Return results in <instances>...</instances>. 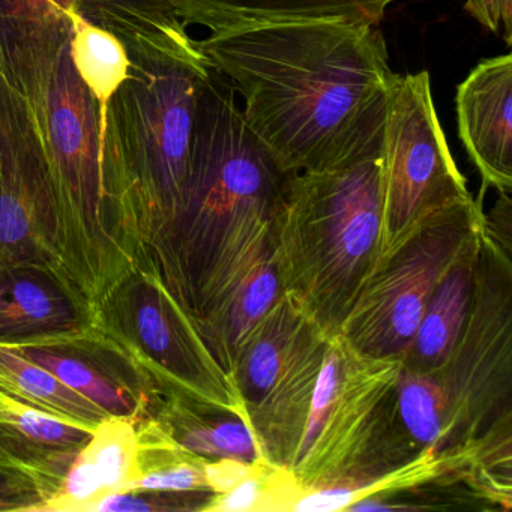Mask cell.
Wrapping results in <instances>:
<instances>
[{
  "label": "cell",
  "instance_id": "6da1fadb",
  "mask_svg": "<svg viewBox=\"0 0 512 512\" xmlns=\"http://www.w3.org/2000/svg\"><path fill=\"white\" fill-rule=\"evenodd\" d=\"M244 98L245 122L290 173L334 166L382 115L395 74L377 26L316 20L197 41Z\"/></svg>",
  "mask_w": 512,
  "mask_h": 512
},
{
  "label": "cell",
  "instance_id": "7a4b0ae2",
  "mask_svg": "<svg viewBox=\"0 0 512 512\" xmlns=\"http://www.w3.org/2000/svg\"><path fill=\"white\" fill-rule=\"evenodd\" d=\"M293 175L251 131L235 92L212 71L200 98L181 209L142 256L199 335L274 253Z\"/></svg>",
  "mask_w": 512,
  "mask_h": 512
},
{
  "label": "cell",
  "instance_id": "3957f363",
  "mask_svg": "<svg viewBox=\"0 0 512 512\" xmlns=\"http://www.w3.org/2000/svg\"><path fill=\"white\" fill-rule=\"evenodd\" d=\"M386 110L334 166L290 178L275 226L283 293L325 337L340 335L383 250Z\"/></svg>",
  "mask_w": 512,
  "mask_h": 512
},
{
  "label": "cell",
  "instance_id": "277c9868",
  "mask_svg": "<svg viewBox=\"0 0 512 512\" xmlns=\"http://www.w3.org/2000/svg\"><path fill=\"white\" fill-rule=\"evenodd\" d=\"M205 55L130 58L101 133L104 190L128 253L137 260L173 223L187 185Z\"/></svg>",
  "mask_w": 512,
  "mask_h": 512
},
{
  "label": "cell",
  "instance_id": "5b68a950",
  "mask_svg": "<svg viewBox=\"0 0 512 512\" xmlns=\"http://www.w3.org/2000/svg\"><path fill=\"white\" fill-rule=\"evenodd\" d=\"M68 43L50 79L41 142L59 262L95 322L110 293L136 263L104 190L100 109L74 68Z\"/></svg>",
  "mask_w": 512,
  "mask_h": 512
},
{
  "label": "cell",
  "instance_id": "8992f818",
  "mask_svg": "<svg viewBox=\"0 0 512 512\" xmlns=\"http://www.w3.org/2000/svg\"><path fill=\"white\" fill-rule=\"evenodd\" d=\"M400 374L401 359L359 355L340 335L328 341L307 428L289 470L302 493L349 484L359 488L361 500L380 478L421 454L398 418Z\"/></svg>",
  "mask_w": 512,
  "mask_h": 512
},
{
  "label": "cell",
  "instance_id": "52a82bcc",
  "mask_svg": "<svg viewBox=\"0 0 512 512\" xmlns=\"http://www.w3.org/2000/svg\"><path fill=\"white\" fill-rule=\"evenodd\" d=\"M484 227L472 196L431 212L386 248L359 290L340 337L367 358H401L431 293Z\"/></svg>",
  "mask_w": 512,
  "mask_h": 512
},
{
  "label": "cell",
  "instance_id": "ba28073f",
  "mask_svg": "<svg viewBox=\"0 0 512 512\" xmlns=\"http://www.w3.org/2000/svg\"><path fill=\"white\" fill-rule=\"evenodd\" d=\"M94 326L124 347L140 374L151 379L166 400L245 416L229 374L148 257H142L110 293Z\"/></svg>",
  "mask_w": 512,
  "mask_h": 512
},
{
  "label": "cell",
  "instance_id": "9c48e42d",
  "mask_svg": "<svg viewBox=\"0 0 512 512\" xmlns=\"http://www.w3.org/2000/svg\"><path fill=\"white\" fill-rule=\"evenodd\" d=\"M445 395V451L466 448L511 418V253L482 232L478 280L469 316L445 364L430 371Z\"/></svg>",
  "mask_w": 512,
  "mask_h": 512
},
{
  "label": "cell",
  "instance_id": "30bf717a",
  "mask_svg": "<svg viewBox=\"0 0 512 512\" xmlns=\"http://www.w3.org/2000/svg\"><path fill=\"white\" fill-rule=\"evenodd\" d=\"M470 196L437 118L430 74H395L383 142L382 253L431 212Z\"/></svg>",
  "mask_w": 512,
  "mask_h": 512
},
{
  "label": "cell",
  "instance_id": "8fae6325",
  "mask_svg": "<svg viewBox=\"0 0 512 512\" xmlns=\"http://www.w3.org/2000/svg\"><path fill=\"white\" fill-rule=\"evenodd\" d=\"M16 265L49 269L70 286L56 251L40 133L25 101L0 80V268Z\"/></svg>",
  "mask_w": 512,
  "mask_h": 512
},
{
  "label": "cell",
  "instance_id": "7c38bea8",
  "mask_svg": "<svg viewBox=\"0 0 512 512\" xmlns=\"http://www.w3.org/2000/svg\"><path fill=\"white\" fill-rule=\"evenodd\" d=\"M73 0H0V80L43 131L56 62L70 41Z\"/></svg>",
  "mask_w": 512,
  "mask_h": 512
},
{
  "label": "cell",
  "instance_id": "4fadbf2b",
  "mask_svg": "<svg viewBox=\"0 0 512 512\" xmlns=\"http://www.w3.org/2000/svg\"><path fill=\"white\" fill-rule=\"evenodd\" d=\"M458 136L484 187L512 191V56L479 62L457 88Z\"/></svg>",
  "mask_w": 512,
  "mask_h": 512
},
{
  "label": "cell",
  "instance_id": "5bb4252c",
  "mask_svg": "<svg viewBox=\"0 0 512 512\" xmlns=\"http://www.w3.org/2000/svg\"><path fill=\"white\" fill-rule=\"evenodd\" d=\"M82 299L49 269L0 268V343L55 346L92 328Z\"/></svg>",
  "mask_w": 512,
  "mask_h": 512
},
{
  "label": "cell",
  "instance_id": "9a60e30c",
  "mask_svg": "<svg viewBox=\"0 0 512 512\" xmlns=\"http://www.w3.org/2000/svg\"><path fill=\"white\" fill-rule=\"evenodd\" d=\"M329 340L308 323L265 397L245 410L263 460L278 469L290 470L298 454Z\"/></svg>",
  "mask_w": 512,
  "mask_h": 512
},
{
  "label": "cell",
  "instance_id": "2e32d148",
  "mask_svg": "<svg viewBox=\"0 0 512 512\" xmlns=\"http://www.w3.org/2000/svg\"><path fill=\"white\" fill-rule=\"evenodd\" d=\"M140 476V430L130 418L109 416L76 452L55 493L37 511L89 512L115 493L133 491Z\"/></svg>",
  "mask_w": 512,
  "mask_h": 512
},
{
  "label": "cell",
  "instance_id": "e0dca14e",
  "mask_svg": "<svg viewBox=\"0 0 512 512\" xmlns=\"http://www.w3.org/2000/svg\"><path fill=\"white\" fill-rule=\"evenodd\" d=\"M394 0H170L181 22L212 32L341 20L379 26Z\"/></svg>",
  "mask_w": 512,
  "mask_h": 512
},
{
  "label": "cell",
  "instance_id": "ac0fdd59",
  "mask_svg": "<svg viewBox=\"0 0 512 512\" xmlns=\"http://www.w3.org/2000/svg\"><path fill=\"white\" fill-rule=\"evenodd\" d=\"M481 232L449 266L428 299L421 322L401 355L403 370L430 373L445 364L463 331L478 280Z\"/></svg>",
  "mask_w": 512,
  "mask_h": 512
},
{
  "label": "cell",
  "instance_id": "d6986e66",
  "mask_svg": "<svg viewBox=\"0 0 512 512\" xmlns=\"http://www.w3.org/2000/svg\"><path fill=\"white\" fill-rule=\"evenodd\" d=\"M77 13L121 41L128 58L203 55L170 0H73Z\"/></svg>",
  "mask_w": 512,
  "mask_h": 512
},
{
  "label": "cell",
  "instance_id": "ffe728a7",
  "mask_svg": "<svg viewBox=\"0 0 512 512\" xmlns=\"http://www.w3.org/2000/svg\"><path fill=\"white\" fill-rule=\"evenodd\" d=\"M308 319L281 293L239 347L230 379L245 410L256 406L286 365Z\"/></svg>",
  "mask_w": 512,
  "mask_h": 512
},
{
  "label": "cell",
  "instance_id": "44dd1931",
  "mask_svg": "<svg viewBox=\"0 0 512 512\" xmlns=\"http://www.w3.org/2000/svg\"><path fill=\"white\" fill-rule=\"evenodd\" d=\"M158 421L179 445L208 460L265 461L245 416L172 398L164 401Z\"/></svg>",
  "mask_w": 512,
  "mask_h": 512
},
{
  "label": "cell",
  "instance_id": "7402d4cb",
  "mask_svg": "<svg viewBox=\"0 0 512 512\" xmlns=\"http://www.w3.org/2000/svg\"><path fill=\"white\" fill-rule=\"evenodd\" d=\"M281 293L283 287L272 253L248 275L220 316L200 332L203 343L229 377L239 347Z\"/></svg>",
  "mask_w": 512,
  "mask_h": 512
},
{
  "label": "cell",
  "instance_id": "603a6c76",
  "mask_svg": "<svg viewBox=\"0 0 512 512\" xmlns=\"http://www.w3.org/2000/svg\"><path fill=\"white\" fill-rule=\"evenodd\" d=\"M0 389L25 403L95 430L106 412L77 394L50 371L0 343Z\"/></svg>",
  "mask_w": 512,
  "mask_h": 512
},
{
  "label": "cell",
  "instance_id": "cb8c5ba5",
  "mask_svg": "<svg viewBox=\"0 0 512 512\" xmlns=\"http://www.w3.org/2000/svg\"><path fill=\"white\" fill-rule=\"evenodd\" d=\"M70 56L74 68L100 109V136L106 124L107 106L130 70L127 50L118 38L83 19L71 8Z\"/></svg>",
  "mask_w": 512,
  "mask_h": 512
},
{
  "label": "cell",
  "instance_id": "d4e9b609",
  "mask_svg": "<svg viewBox=\"0 0 512 512\" xmlns=\"http://www.w3.org/2000/svg\"><path fill=\"white\" fill-rule=\"evenodd\" d=\"M58 377L64 385L103 409L109 416L136 419L139 403L124 385L104 374L97 365L55 346H10Z\"/></svg>",
  "mask_w": 512,
  "mask_h": 512
},
{
  "label": "cell",
  "instance_id": "484cf974",
  "mask_svg": "<svg viewBox=\"0 0 512 512\" xmlns=\"http://www.w3.org/2000/svg\"><path fill=\"white\" fill-rule=\"evenodd\" d=\"M397 412L401 427L419 452L445 451L448 407L436 377L401 367L397 385Z\"/></svg>",
  "mask_w": 512,
  "mask_h": 512
},
{
  "label": "cell",
  "instance_id": "4316f807",
  "mask_svg": "<svg viewBox=\"0 0 512 512\" xmlns=\"http://www.w3.org/2000/svg\"><path fill=\"white\" fill-rule=\"evenodd\" d=\"M464 11L511 46L512 0H466Z\"/></svg>",
  "mask_w": 512,
  "mask_h": 512
},
{
  "label": "cell",
  "instance_id": "83f0119b",
  "mask_svg": "<svg viewBox=\"0 0 512 512\" xmlns=\"http://www.w3.org/2000/svg\"><path fill=\"white\" fill-rule=\"evenodd\" d=\"M41 500L40 491L28 479L0 470V511H35Z\"/></svg>",
  "mask_w": 512,
  "mask_h": 512
},
{
  "label": "cell",
  "instance_id": "f1b7e54d",
  "mask_svg": "<svg viewBox=\"0 0 512 512\" xmlns=\"http://www.w3.org/2000/svg\"><path fill=\"white\" fill-rule=\"evenodd\" d=\"M259 463L235 460V458H218L208 460L205 466L206 482L214 494H223L235 488L239 482L247 479L256 470Z\"/></svg>",
  "mask_w": 512,
  "mask_h": 512
}]
</instances>
